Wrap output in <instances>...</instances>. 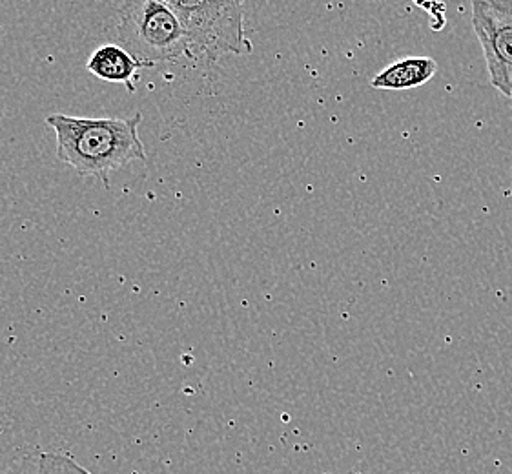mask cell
Masks as SVG:
<instances>
[{
  "label": "cell",
  "instance_id": "1",
  "mask_svg": "<svg viewBox=\"0 0 512 474\" xmlns=\"http://www.w3.org/2000/svg\"><path fill=\"white\" fill-rule=\"evenodd\" d=\"M143 114L124 119H84L53 114L46 124L55 132L57 159L72 166L81 176L97 177L108 183V174L123 170L134 161H146V150L139 137Z\"/></svg>",
  "mask_w": 512,
  "mask_h": 474
},
{
  "label": "cell",
  "instance_id": "2",
  "mask_svg": "<svg viewBox=\"0 0 512 474\" xmlns=\"http://www.w3.org/2000/svg\"><path fill=\"white\" fill-rule=\"evenodd\" d=\"M117 35L124 50L143 68L175 61L190 48L183 22L164 0H126Z\"/></svg>",
  "mask_w": 512,
  "mask_h": 474
},
{
  "label": "cell",
  "instance_id": "3",
  "mask_svg": "<svg viewBox=\"0 0 512 474\" xmlns=\"http://www.w3.org/2000/svg\"><path fill=\"white\" fill-rule=\"evenodd\" d=\"M183 22L190 48L217 61L246 55L252 42L245 31V0H164Z\"/></svg>",
  "mask_w": 512,
  "mask_h": 474
},
{
  "label": "cell",
  "instance_id": "4",
  "mask_svg": "<svg viewBox=\"0 0 512 474\" xmlns=\"http://www.w3.org/2000/svg\"><path fill=\"white\" fill-rule=\"evenodd\" d=\"M471 22L492 86L512 99V0H471Z\"/></svg>",
  "mask_w": 512,
  "mask_h": 474
},
{
  "label": "cell",
  "instance_id": "5",
  "mask_svg": "<svg viewBox=\"0 0 512 474\" xmlns=\"http://www.w3.org/2000/svg\"><path fill=\"white\" fill-rule=\"evenodd\" d=\"M86 68L97 79L106 81V83L126 84L128 92L135 93L137 70H141L143 66L139 64L134 55L126 52L123 46L104 44L93 52Z\"/></svg>",
  "mask_w": 512,
  "mask_h": 474
},
{
  "label": "cell",
  "instance_id": "6",
  "mask_svg": "<svg viewBox=\"0 0 512 474\" xmlns=\"http://www.w3.org/2000/svg\"><path fill=\"white\" fill-rule=\"evenodd\" d=\"M438 72V64L431 57H407L392 62L370 81L376 90H410L429 83Z\"/></svg>",
  "mask_w": 512,
  "mask_h": 474
},
{
  "label": "cell",
  "instance_id": "7",
  "mask_svg": "<svg viewBox=\"0 0 512 474\" xmlns=\"http://www.w3.org/2000/svg\"><path fill=\"white\" fill-rule=\"evenodd\" d=\"M39 474H92L75 458L64 453H42L39 456Z\"/></svg>",
  "mask_w": 512,
  "mask_h": 474
},
{
  "label": "cell",
  "instance_id": "8",
  "mask_svg": "<svg viewBox=\"0 0 512 474\" xmlns=\"http://www.w3.org/2000/svg\"><path fill=\"white\" fill-rule=\"evenodd\" d=\"M420 6H427L425 10H431V4L432 2H436V0H416Z\"/></svg>",
  "mask_w": 512,
  "mask_h": 474
},
{
  "label": "cell",
  "instance_id": "9",
  "mask_svg": "<svg viewBox=\"0 0 512 474\" xmlns=\"http://www.w3.org/2000/svg\"><path fill=\"white\" fill-rule=\"evenodd\" d=\"M328 474H330V473H328Z\"/></svg>",
  "mask_w": 512,
  "mask_h": 474
}]
</instances>
